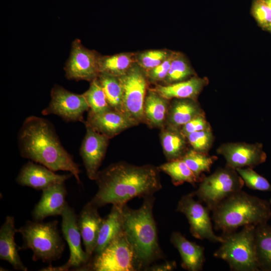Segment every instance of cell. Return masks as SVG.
I'll return each mask as SVG.
<instances>
[{
  "mask_svg": "<svg viewBox=\"0 0 271 271\" xmlns=\"http://www.w3.org/2000/svg\"><path fill=\"white\" fill-rule=\"evenodd\" d=\"M159 168L119 162L98 172V191L90 201L98 208L108 204L123 206L135 197L152 195L162 188Z\"/></svg>",
  "mask_w": 271,
  "mask_h": 271,
  "instance_id": "cell-1",
  "label": "cell"
},
{
  "mask_svg": "<svg viewBox=\"0 0 271 271\" xmlns=\"http://www.w3.org/2000/svg\"><path fill=\"white\" fill-rule=\"evenodd\" d=\"M22 157L42 165L53 172L68 171L80 183L79 165L62 145L53 124L36 116L26 118L18 135Z\"/></svg>",
  "mask_w": 271,
  "mask_h": 271,
  "instance_id": "cell-2",
  "label": "cell"
},
{
  "mask_svg": "<svg viewBox=\"0 0 271 271\" xmlns=\"http://www.w3.org/2000/svg\"><path fill=\"white\" fill-rule=\"evenodd\" d=\"M154 195L144 197L138 209L122 207L123 229L131 245L139 270H145L158 259L163 258L159 245L153 209Z\"/></svg>",
  "mask_w": 271,
  "mask_h": 271,
  "instance_id": "cell-3",
  "label": "cell"
},
{
  "mask_svg": "<svg viewBox=\"0 0 271 271\" xmlns=\"http://www.w3.org/2000/svg\"><path fill=\"white\" fill-rule=\"evenodd\" d=\"M270 205L269 201L241 190L223 200L212 210L211 219L215 229L221 230L222 234H228L240 227L267 223L271 218Z\"/></svg>",
  "mask_w": 271,
  "mask_h": 271,
  "instance_id": "cell-4",
  "label": "cell"
},
{
  "mask_svg": "<svg viewBox=\"0 0 271 271\" xmlns=\"http://www.w3.org/2000/svg\"><path fill=\"white\" fill-rule=\"evenodd\" d=\"M58 222L28 221L17 229L24 241L19 249H31L34 261L42 260L51 263L59 259L63 252L65 243L58 228Z\"/></svg>",
  "mask_w": 271,
  "mask_h": 271,
  "instance_id": "cell-5",
  "label": "cell"
},
{
  "mask_svg": "<svg viewBox=\"0 0 271 271\" xmlns=\"http://www.w3.org/2000/svg\"><path fill=\"white\" fill-rule=\"evenodd\" d=\"M255 226L246 225L239 232L222 234L223 240L214 256L227 262L232 270H259L255 251Z\"/></svg>",
  "mask_w": 271,
  "mask_h": 271,
  "instance_id": "cell-6",
  "label": "cell"
},
{
  "mask_svg": "<svg viewBox=\"0 0 271 271\" xmlns=\"http://www.w3.org/2000/svg\"><path fill=\"white\" fill-rule=\"evenodd\" d=\"M138 270L133 248L122 229L78 271Z\"/></svg>",
  "mask_w": 271,
  "mask_h": 271,
  "instance_id": "cell-7",
  "label": "cell"
},
{
  "mask_svg": "<svg viewBox=\"0 0 271 271\" xmlns=\"http://www.w3.org/2000/svg\"><path fill=\"white\" fill-rule=\"evenodd\" d=\"M197 190L190 193L213 210L223 200L240 191L244 182L235 169L227 166L219 168L201 181Z\"/></svg>",
  "mask_w": 271,
  "mask_h": 271,
  "instance_id": "cell-8",
  "label": "cell"
},
{
  "mask_svg": "<svg viewBox=\"0 0 271 271\" xmlns=\"http://www.w3.org/2000/svg\"><path fill=\"white\" fill-rule=\"evenodd\" d=\"M62 217L61 231L70 250V256L67 262L59 266L50 265L42 268L43 271L77 270L89 260L81 243V235L78 225V216L74 209L66 203L61 215Z\"/></svg>",
  "mask_w": 271,
  "mask_h": 271,
  "instance_id": "cell-9",
  "label": "cell"
},
{
  "mask_svg": "<svg viewBox=\"0 0 271 271\" xmlns=\"http://www.w3.org/2000/svg\"><path fill=\"white\" fill-rule=\"evenodd\" d=\"M118 78L123 89L124 113L139 123L145 117L146 75L138 64H134L125 74Z\"/></svg>",
  "mask_w": 271,
  "mask_h": 271,
  "instance_id": "cell-10",
  "label": "cell"
},
{
  "mask_svg": "<svg viewBox=\"0 0 271 271\" xmlns=\"http://www.w3.org/2000/svg\"><path fill=\"white\" fill-rule=\"evenodd\" d=\"M89 106L83 94L71 92L55 84L51 91L49 105L42 111L43 115L55 114L66 121L84 123V113Z\"/></svg>",
  "mask_w": 271,
  "mask_h": 271,
  "instance_id": "cell-11",
  "label": "cell"
},
{
  "mask_svg": "<svg viewBox=\"0 0 271 271\" xmlns=\"http://www.w3.org/2000/svg\"><path fill=\"white\" fill-rule=\"evenodd\" d=\"M176 211L184 214L190 224L191 234L199 239H207L213 242L221 243L222 236L216 235L212 228L209 211L206 206L197 201L190 194L182 197L178 202Z\"/></svg>",
  "mask_w": 271,
  "mask_h": 271,
  "instance_id": "cell-12",
  "label": "cell"
},
{
  "mask_svg": "<svg viewBox=\"0 0 271 271\" xmlns=\"http://www.w3.org/2000/svg\"><path fill=\"white\" fill-rule=\"evenodd\" d=\"M100 57L96 51L84 47L80 40L75 39L64 67L66 77L70 80L92 81L100 73Z\"/></svg>",
  "mask_w": 271,
  "mask_h": 271,
  "instance_id": "cell-13",
  "label": "cell"
},
{
  "mask_svg": "<svg viewBox=\"0 0 271 271\" xmlns=\"http://www.w3.org/2000/svg\"><path fill=\"white\" fill-rule=\"evenodd\" d=\"M217 152L224 157L226 166L234 169L245 167L253 168L265 162L267 157L261 143L224 144L220 146Z\"/></svg>",
  "mask_w": 271,
  "mask_h": 271,
  "instance_id": "cell-14",
  "label": "cell"
},
{
  "mask_svg": "<svg viewBox=\"0 0 271 271\" xmlns=\"http://www.w3.org/2000/svg\"><path fill=\"white\" fill-rule=\"evenodd\" d=\"M85 126L86 131L80 147V154L88 177L95 181L109 139L89 125L85 124Z\"/></svg>",
  "mask_w": 271,
  "mask_h": 271,
  "instance_id": "cell-15",
  "label": "cell"
},
{
  "mask_svg": "<svg viewBox=\"0 0 271 271\" xmlns=\"http://www.w3.org/2000/svg\"><path fill=\"white\" fill-rule=\"evenodd\" d=\"M36 163L29 161L22 167L16 179L19 185L42 191L53 185L64 183L73 176L71 173L55 174L45 166Z\"/></svg>",
  "mask_w": 271,
  "mask_h": 271,
  "instance_id": "cell-16",
  "label": "cell"
},
{
  "mask_svg": "<svg viewBox=\"0 0 271 271\" xmlns=\"http://www.w3.org/2000/svg\"><path fill=\"white\" fill-rule=\"evenodd\" d=\"M84 123L109 139L138 124L125 113L112 109L100 113L89 111Z\"/></svg>",
  "mask_w": 271,
  "mask_h": 271,
  "instance_id": "cell-17",
  "label": "cell"
},
{
  "mask_svg": "<svg viewBox=\"0 0 271 271\" xmlns=\"http://www.w3.org/2000/svg\"><path fill=\"white\" fill-rule=\"evenodd\" d=\"M67 190L64 183L53 185L43 190L32 212L34 221H43L49 216L61 215L66 203Z\"/></svg>",
  "mask_w": 271,
  "mask_h": 271,
  "instance_id": "cell-18",
  "label": "cell"
},
{
  "mask_svg": "<svg viewBox=\"0 0 271 271\" xmlns=\"http://www.w3.org/2000/svg\"><path fill=\"white\" fill-rule=\"evenodd\" d=\"M98 208L89 201L78 216V225L89 260L93 254L103 219L98 212Z\"/></svg>",
  "mask_w": 271,
  "mask_h": 271,
  "instance_id": "cell-19",
  "label": "cell"
},
{
  "mask_svg": "<svg viewBox=\"0 0 271 271\" xmlns=\"http://www.w3.org/2000/svg\"><path fill=\"white\" fill-rule=\"evenodd\" d=\"M170 240L180 253L183 268L189 271L202 270L205 262L203 246L188 240L179 232H173Z\"/></svg>",
  "mask_w": 271,
  "mask_h": 271,
  "instance_id": "cell-20",
  "label": "cell"
},
{
  "mask_svg": "<svg viewBox=\"0 0 271 271\" xmlns=\"http://www.w3.org/2000/svg\"><path fill=\"white\" fill-rule=\"evenodd\" d=\"M17 233L15 218L8 216L0 228V259L9 262L15 269L27 271L19 254V249L15 240Z\"/></svg>",
  "mask_w": 271,
  "mask_h": 271,
  "instance_id": "cell-21",
  "label": "cell"
},
{
  "mask_svg": "<svg viewBox=\"0 0 271 271\" xmlns=\"http://www.w3.org/2000/svg\"><path fill=\"white\" fill-rule=\"evenodd\" d=\"M207 83V80L196 76L167 85H157L154 91L166 99H195Z\"/></svg>",
  "mask_w": 271,
  "mask_h": 271,
  "instance_id": "cell-22",
  "label": "cell"
},
{
  "mask_svg": "<svg viewBox=\"0 0 271 271\" xmlns=\"http://www.w3.org/2000/svg\"><path fill=\"white\" fill-rule=\"evenodd\" d=\"M122 207L112 205L110 213L103 218L93 255L100 253L123 229Z\"/></svg>",
  "mask_w": 271,
  "mask_h": 271,
  "instance_id": "cell-23",
  "label": "cell"
},
{
  "mask_svg": "<svg viewBox=\"0 0 271 271\" xmlns=\"http://www.w3.org/2000/svg\"><path fill=\"white\" fill-rule=\"evenodd\" d=\"M168 114L169 125L178 128L194 117L203 115V113L198 104L193 99L183 98L175 101Z\"/></svg>",
  "mask_w": 271,
  "mask_h": 271,
  "instance_id": "cell-24",
  "label": "cell"
},
{
  "mask_svg": "<svg viewBox=\"0 0 271 271\" xmlns=\"http://www.w3.org/2000/svg\"><path fill=\"white\" fill-rule=\"evenodd\" d=\"M255 245L259 270L271 271V226L267 223L255 226Z\"/></svg>",
  "mask_w": 271,
  "mask_h": 271,
  "instance_id": "cell-25",
  "label": "cell"
},
{
  "mask_svg": "<svg viewBox=\"0 0 271 271\" xmlns=\"http://www.w3.org/2000/svg\"><path fill=\"white\" fill-rule=\"evenodd\" d=\"M145 117L152 126H163L168 113L167 99L153 90L145 97L144 106Z\"/></svg>",
  "mask_w": 271,
  "mask_h": 271,
  "instance_id": "cell-26",
  "label": "cell"
},
{
  "mask_svg": "<svg viewBox=\"0 0 271 271\" xmlns=\"http://www.w3.org/2000/svg\"><path fill=\"white\" fill-rule=\"evenodd\" d=\"M136 58L132 53H120L101 56L99 73L119 77L125 74L135 64Z\"/></svg>",
  "mask_w": 271,
  "mask_h": 271,
  "instance_id": "cell-27",
  "label": "cell"
},
{
  "mask_svg": "<svg viewBox=\"0 0 271 271\" xmlns=\"http://www.w3.org/2000/svg\"><path fill=\"white\" fill-rule=\"evenodd\" d=\"M186 138L176 127L170 126L162 130L161 143L164 153L170 161L181 159L185 154Z\"/></svg>",
  "mask_w": 271,
  "mask_h": 271,
  "instance_id": "cell-28",
  "label": "cell"
},
{
  "mask_svg": "<svg viewBox=\"0 0 271 271\" xmlns=\"http://www.w3.org/2000/svg\"><path fill=\"white\" fill-rule=\"evenodd\" d=\"M97 79L103 88L111 108L124 113L123 89L118 77L99 73Z\"/></svg>",
  "mask_w": 271,
  "mask_h": 271,
  "instance_id": "cell-29",
  "label": "cell"
},
{
  "mask_svg": "<svg viewBox=\"0 0 271 271\" xmlns=\"http://www.w3.org/2000/svg\"><path fill=\"white\" fill-rule=\"evenodd\" d=\"M159 169L169 175L173 183L176 186L181 185L184 182L194 185L201 180L194 174L182 159L170 161L161 165Z\"/></svg>",
  "mask_w": 271,
  "mask_h": 271,
  "instance_id": "cell-30",
  "label": "cell"
},
{
  "mask_svg": "<svg viewBox=\"0 0 271 271\" xmlns=\"http://www.w3.org/2000/svg\"><path fill=\"white\" fill-rule=\"evenodd\" d=\"M83 94L90 112L100 113L112 109L97 78L91 81L89 89Z\"/></svg>",
  "mask_w": 271,
  "mask_h": 271,
  "instance_id": "cell-31",
  "label": "cell"
},
{
  "mask_svg": "<svg viewBox=\"0 0 271 271\" xmlns=\"http://www.w3.org/2000/svg\"><path fill=\"white\" fill-rule=\"evenodd\" d=\"M190 170L199 178L204 172H208L217 159L215 156H209L205 153L198 152L194 149L185 153L181 158Z\"/></svg>",
  "mask_w": 271,
  "mask_h": 271,
  "instance_id": "cell-32",
  "label": "cell"
},
{
  "mask_svg": "<svg viewBox=\"0 0 271 271\" xmlns=\"http://www.w3.org/2000/svg\"><path fill=\"white\" fill-rule=\"evenodd\" d=\"M194 71L186 59L180 53H175L168 75L164 80L168 84L186 80Z\"/></svg>",
  "mask_w": 271,
  "mask_h": 271,
  "instance_id": "cell-33",
  "label": "cell"
},
{
  "mask_svg": "<svg viewBox=\"0 0 271 271\" xmlns=\"http://www.w3.org/2000/svg\"><path fill=\"white\" fill-rule=\"evenodd\" d=\"M249 188L261 191H270L271 184L268 180L254 171L252 168L235 169Z\"/></svg>",
  "mask_w": 271,
  "mask_h": 271,
  "instance_id": "cell-34",
  "label": "cell"
},
{
  "mask_svg": "<svg viewBox=\"0 0 271 271\" xmlns=\"http://www.w3.org/2000/svg\"><path fill=\"white\" fill-rule=\"evenodd\" d=\"M172 53L165 50L146 51L137 56L136 62L143 70L148 72L164 61Z\"/></svg>",
  "mask_w": 271,
  "mask_h": 271,
  "instance_id": "cell-35",
  "label": "cell"
},
{
  "mask_svg": "<svg viewBox=\"0 0 271 271\" xmlns=\"http://www.w3.org/2000/svg\"><path fill=\"white\" fill-rule=\"evenodd\" d=\"M186 137L194 150L202 153H206L213 142L210 128L189 133Z\"/></svg>",
  "mask_w": 271,
  "mask_h": 271,
  "instance_id": "cell-36",
  "label": "cell"
},
{
  "mask_svg": "<svg viewBox=\"0 0 271 271\" xmlns=\"http://www.w3.org/2000/svg\"><path fill=\"white\" fill-rule=\"evenodd\" d=\"M252 10L254 17L260 26L268 29L271 25V9L263 0H256Z\"/></svg>",
  "mask_w": 271,
  "mask_h": 271,
  "instance_id": "cell-37",
  "label": "cell"
},
{
  "mask_svg": "<svg viewBox=\"0 0 271 271\" xmlns=\"http://www.w3.org/2000/svg\"><path fill=\"white\" fill-rule=\"evenodd\" d=\"M175 52L171 54L158 66L148 71V76L153 81L165 80L169 71Z\"/></svg>",
  "mask_w": 271,
  "mask_h": 271,
  "instance_id": "cell-38",
  "label": "cell"
},
{
  "mask_svg": "<svg viewBox=\"0 0 271 271\" xmlns=\"http://www.w3.org/2000/svg\"><path fill=\"white\" fill-rule=\"evenodd\" d=\"M210 128L204 114L197 116L182 126L181 132L186 137L189 133Z\"/></svg>",
  "mask_w": 271,
  "mask_h": 271,
  "instance_id": "cell-39",
  "label": "cell"
},
{
  "mask_svg": "<svg viewBox=\"0 0 271 271\" xmlns=\"http://www.w3.org/2000/svg\"><path fill=\"white\" fill-rule=\"evenodd\" d=\"M176 267V263L175 261H167L160 264H156L150 266L145 270L165 271L172 270Z\"/></svg>",
  "mask_w": 271,
  "mask_h": 271,
  "instance_id": "cell-40",
  "label": "cell"
},
{
  "mask_svg": "<svg viewBox=\"0 0 271 271\" xmlns=\"http://www.w3.org/2000/svg\"><path fill=\"white\" fill-rule=\"evenodd\" d=\"M263 1L271 9V0H263Z\"/></svg>",
  "mask_w": 271,
  "mask_h": 271,
  "instance_id": "cell-41",
  "label": "cell"
},
{
  "mask_svg": "<svg viewBox=\"0 0 271 271\" xmlns=\"http://www.w3.org/2000/svg\"><path fill=\"white\" fill-rule=\"evenodd\" d=\"M268 29L271 31V25H270V26L268 27Z\"/></svg>",
  "mask_w": 271,
  "mask_h": 271,
  "instance_id": "cell-42",
  "label": "cell"
},
{
  "mask_svg": "<svg viewBox=\"0 0 271 271\" xmlns=\"http://www.w3.org/2000/svg\"><path fill=\"white\" fill-rule=\"evenodd\" d=\"M269 201L270 203L271 204V199H270L269 200Z\"/></svg>",
  "mask_w": 271,
  "mask_h": 271,
  "instance_id": "cell-43",
  "label": "cell"
}]
</instances>
